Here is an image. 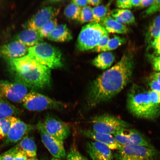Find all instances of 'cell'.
I'll return each mask as SVG.
<instances>
[{
    "label": "cell",
    "mask_w": 160,
    "mask_h": 160,
    "mask_svg": "<svg viewBox=\"0 0 160 160\" xmlns=\"http://www.w3.org/2000/svg\"><path fill=\"white\" fill-rule=\"evenodd\" d=\"M26 55L30 59L50 69H58L63 66L61 52L47 43L42 42L29 48Z\"/></svg>",
    "instance_id": "4"
},
{
    "label": "cell",
    "mask_w": 160,
    "mask_h": 160,
    "mask_svg": "<svg viewBox=\"0 0 160 160\" xmlns=\"http://www.w3.org/2000/svg\"><path fill=\"white\" fill-rule=\"evenodd\" d=\"M29 48L18 41L0 45V57L7 59H18L27 54Z\"/></svg>",
    "instance_id": "14"
},
{
    "label": "cell",
    "mask_w": 160,
    "mask_h": 160,
    "mask_svg": "<svg viewBox=\"0 0 160 160\" xmlns=\"http://www.w3.org/2000/svg\"><path fill=\"white\" fill-rule=\"evenodd\" d=\"M79 21L81 23L93 22L92 8L89 6L82 8Z\"/></svg>",
    "instance_id": "30"
},
{
    "label": "cell",
    "mask_w": 160,
    "mask_h": 160,
    "mask_svg": "<svg viewBox=\"0 0 160 160\" xmlns=\"http://www.w3.org/2000/svg\"><path fill=\"white\" fill-rule=\"evenodd\" d=\"M150 79H155L160 82V72H156L150 76Z\"/></svg>",
    "instance_id": "45"
},
{
    "label": "cell",
    "mask_w": 160,
    "mask_h": 160,
    "mask_svg": "<svg viewBox=\"0 0 160 160\" xmlns=\"http://www.w3.org/2000/svg\"><path fill=\"white\" fill-rule=\"evenodd\" d=\"M72 3L75 4V5L78 6L79 7L82 8L86 7L89 4L88 0H85V1H80V0H73L72 1Z\"/></svg>",
    "instance_id": "41"
},
{
    "label": "cell",
    "mask_w": 160,
    "mask_h": 160,
    "mask_svg": "<svg viewBox=\"0 0 160 160\" xmlns=\"http://www.w3.org/2000/svg\"><path fill=\"white\" fill-rule=\"evenodd\" d=\"M109 4L93 8V22L99 23L109 14Z\"/></svg>",
    "instance_id": "26"
},
{
    "label": "cell",
    "mask_w": 160,
    "mask_h": 160,
    "mask_svg": "<svg viewBox=\"0 0 160 160\" xmlns=\"http://www.w3.org/2000/svg\"><path fill=\"white\" fill-rule=\"evenodd\" d=\"M102 25L108 33L126 34L129 30L125 25L118 22L110 15H108L101 22Z\"/></svg>",
    "instance_id": "18"
},
{
    "label": "cell",
    "mask_w": 160,
    "mask_h": 160,
    "mask_svg": "<svg viewBox=\"0 0 160 160\" xmlns=\"http://www.w3.org/2000/svg\"><path fill=\"white\" fill-rule=\"evenodd\" d=\"M160 32V15L158 16L150 25L147 36V39L150 44L158 37Z\"/></svg>",
    "instance_id": "25"
},
{
    "label": "cell",
    "mask_w": 160,
    "mask_h": 160,
    "mask_svg": "<svg viewBox=\"0 0 160 160\" xmlns=\"http://www.w3.org/2000/svg\"><path fill=\"white\" fill-rule=\"evenodd\" d=\"M150 98L152 102L156 105H160V93L154 91H149Z\"/></svg>",
    "instance_id": "38"
},
{
    "label": "cell",
    "mask_w": 160,
    "mask_h": 160,
    "mask_svg": "<svg viewBox=\"0 0 160 160\" xmlns=\"http://www.w3.org/2000/svg\"><path fill=\"white\" fill-rule=\"evenodd\" d=\"M2 2L3 1H0V7H1V6L2 5Z\"/></svg>",
    "instance_id": "50"
},
{
    "label": "cell",
    "mask_w": 160,
    "mask_h": 160,
    "mask_svg": "<svg viewBox=\"0 0 160 160\" xmlns=\"http://www.w3.org/2000/svg\"><path fill=\"white\" fill-rule=\"evenodd\" d=\"M43 39L38 31L29 29L23 30L17 37V41L29 48L42 42Z\"/></svg>",
    "instance_id": "17"
},
{
    "label": "cell",
    "mask_w": 160,
    "mask_h": 160,
    "mask_svg": "<svg viewBox=\"0 0 160 160\" xmlns=\"http://www.w3.org/2000/svg\"><path fill=\"white\" fill-rule=\"evenodd\" d=\"M153 148L136 145L122 146L118 150L117 160H153L158 155Z\"/></svg>",
    "instance_id": "7"
},
{
    "label": "cell",
    "mask_w": 160,
    "mask_h": 160,
    "mask_svg": "<svg viewBox=\"0 0 160 160\" xmlns=\"http://www.w3.org/2000/svg\"><path fill=\"white\" fill-rule=\"evenodd\" d=\"M58 20L56 18L51 20L43 25L38 32L42 38H47L57 27Z\"/></svg>",
    "instance_id": "29"
},
{
    "label": "cell",
    "mask_w": 160,
    "mask_h": 160,
    "mask_svg": "<svg viewBox=\"0 0 160 160\" xmlns=\"http://www.w3.org/2000/svg\"><path fill=\"white\" fill-rule=\"evenodd\" d=\"M81 133L85 137L107 145L111 150H119L122 146L116 141L113 136L111 135L89 129L81 130Z\"/></svg>",
    "instance_id": "16"
},
{
    "label": "cell",
    "mask_w": 160,
    "mask_h": 160,
    "mask_svg": "<svg viewBox=\"0 0 160 160\" xmlns=\"http://www.w3.org/2000/svg\"><path fill=\"white\" fill-rule=\"evenodd\" d=\"M112 17L123 24H133L135 22L134 16L128 9H116L111 12Z\"/></svg>",
    "instance_id": "22"
},
{
    "label": "cell",
    "mask_w": 160,
    "mask_h": 160,
    "mask_svg": "<svg viewBox=\"0 0 160 160\" xmlns=\"http://www.w3.org/2000/svg\"><path fill=\"white\" fill-rule=\"evenodd\" d=\"M10 67L14 72L17 82L27 88L42 90L50 87L51 69L27 57L26 55L18 59H8Z\"/></svg>",
    "instance_id": "2"
},
{
    "label": "cell",
    "mask_w": 160,
    "mask_h": 160,
    "mask_svg": "<svg viewBox=\"0 0 160 160\" xmlns=\"http://www.w3.org/2000/svg\"><path fill=\"white\" fill-rule=\"evenodd\" d=\"M35 127L28 124L18 118L12 117V123L7 137L3 139V145L14 144L18 142Z\"/></svg>",
    "instance_id": "11"
},
{
    "label": "cell",
    "mask_w": 160,
    "mask_h": 160,
    "mask_svg": "<svg viewBox=\"0 0 160 160\" xmlns=\"http://www.w3.org/2000/svg\"><path fill=\"white\" fill-rule=\"evenodd\" d=\"M134 63L133 56L125 54L116 64L99 75L90 86L86 99L87 107H97L120 92L131 79Z\"/></svg>",
    "instance_id": "1"
},
{
    "label": "cell",
    "mask_w": 160,
    "mask_h": 160,
    "mask_svg": "<svg viewBox=\"0 0 160 160\" xmlns=\"http://www.w3.org/2000/svg\"><path fill=\"white\" fill-rule=\"evenodd\" d=\"M126 43L125 38L114 35L113 38L110 39L105 47L102 50L101 52H109L117 49L120 46Z\"/></svg>",
    "instance_id": "27"
},
{
    "label": "cell",
    "mask_w": 160,
    "mask_h": 160,
    "mask_svg": "<svg viewBox=\"0 0 160 160\" xmlns=\"http://www.w3.org/2000/svg\"><path fill=\"white\" fill-rule=\"evenodd\" d=\"M43 123L48 133L62 141L67 139L71 133L68 126L61 120L53 117H47Z\"/></svg>",
    "instance_id": "13"
},
{
    "label": "cell",
    "mask_w": 160,
    "mask_h": 160,
    "mask_svg": "<svg viewBox=\"0 0 160 160\" xmlns=\"http://www.w3.org/2000/svg\"><path fill=\"white\" fill-rule=\"evenodd\" d=\"M91 122L93 131L112 135L128 126L123 120L109 115L96 116Z\"/></svg>",
    "instance_id": "8"
},
{
    "label": "cell",
    "mask_w": 160,
    "mask_h": 160,
    "mask_svg": "<svg viewBox=\"0 0 160 160\" xmlns=\"http://www.w3.org/2000/svg\"><path fill=\"white\" fill-rule=\"evenodd\" d=\"M17 146L19 150L24 152L28 157L33 158L37 157V145L32 138L29 136H25Z\"/></svg>",
    "instance_id": "20"
},
{
    "label": "cell",
    "mask_w": 160,
    "mask_h": 160,
    "mask_svg": "<svg viewBox=\"0 0 160 160\" xmlns=\"http://www.w3.org/2000/svg\"><path fill=\"white\" fill-rule=\"evenodd\" d=\"M21 113L18 108L5 99L0 97V119L13 117Z\"/></svg>",
    "instance_id": "23"
},
{
    "label": "cell",
    "mask_w": 160,
    "mask_h": 160,
    "mask_svg": "<svg viewBox=\"0 0 160 160\" xmlns=\"http://www.w3.org/2000/svg\"><path fill=\"white\" fill-rule=\"evenodd\" d=\"M127 132L132 145L142 146L153 148L151 144L138 132L135 130L127 129Z\"/></svg>",
    "instance_id": "24"
},
{
    "label": "cell",
    "mask_w": 160,
    "mask_h": 160,
    "mask_svg": "<svg viewBox=\"0 0 160 160\" xmlns=\"http://www.w3.org/2000/svg\"><path fill=\"white\" fill-rule=\"evenodd\" d=\"M154 49V52L153 55L160 56V47Z\"/></svg>",
    "instance_id": "47"
},
{
    "label": "cell",
    "mask_w": 160,
    "mask_h": 160,
    "mask_svg": "<svg viewBox=\"0 0 160 160\" xmlns=\"http://www.w3.org/2000/svg\"><path fill=\"white\" fill-rule=\"evenodd\" d=\"M110 38H109V33L107 34L102 38L101 41H100L97 47L93 50L94 51L97 52H100L104 48L108 42Z\"/></svg>",
    "instance_id": "35"
},
{
    "label": "cell",
    "mask_w": 160,
    "mask_h": 160,
    "mask_svg": "<svg viewBox=\"0 0 160 160\" xmlns=\"http://www.w3.org/2000/svg\"><path fill=\"white\" fill-rule=\"evenodd\" d=\"M115 59V56L111 52H103L98 55L92 63L98 68L105 70L111 67Z\"/></svg>",
    "instance_id": "21"
},
{
    "label": "cell",
    "mask_w": 160,
    "mask_h": 160,
    "mask_svg": "<svg viewBox=\"0 0 160 160\" xmlns=\"http://www.w3.org/2000/svg\"><path fill=\"white\" fill-rule=\"evenodd\" d=\"M102 2V1L100 0H88L89 4L94 6L95 7L100 6Z\"/></svg>",
    "instance_id": "44"
},
{
    "label": "cell",
    "mask_w": 160,
    "mask_h": 160,
    "mask_svg": "<svg viewBox=\"0 0 160 160\" xmlns=\"http://www.w3.org/2000/svg\"><path fill=\"white\" fill-rule=\"evenodd\" d=\"M47 38L50 41L63 42L71 41L73 37L67 25L60 24L58 25Z\"/></svg>",
    "instance_id": "19"
},
{
    "label": "cell",
    "mask_w": 160,
    "mask_h": 160,
    "mask_svg": "<svg viewBox=\"0 0 160 160\" xmlns=\"http://www.w3.org/2000/svg\"><path fill=\"white\" fill-rule=\"evenodd\" d=\"M39 132L42 142L53 157L58 159L67 157L63 141L50 135L46 131L42 122H39L36 126Z\"/></svg>",
    "instance_id": "9"
},
{
    "label": "cell",
    "mask_w": 160,
    "mask_h": 160,
    "mask_svg": "<svg viewBox=\"0 0 160 160\" xmlns=\"http://www.w3.org/2000/svg\"><path fill=\"white\" fill-rule=\"evenodd\" d=\"M127 107L130 112L140 118L154 119L160 116V105L152 102L149 91L134 85L128 95Z\"/></svg>",
    "instance_id": "3"
},
{
    "label": "cell",
    "mask_w": 160,
    "mask_h": 160,
    "mask_svg": "<svg viewBox=\"0 0 160 160\" xmlns=\"http://www.w3.org/2000/svg\"><path fill=\"white\" fill-rule=\"evenodd\" d=\"M87 149L90 157L93 160H112L113 158L111 149L99 142H88Z\"/></svg>",
    "instance_id": "15"
},
{
    "label": "cell",
    "mask_w": 160,
    "mask_h": 160,
    "mask_svg": "<svg viewBox=\"0 0 160 160\" xmlns=\"http://www.w3.org/2000/svg\"><path fill=\"white\" fill-rule=\"evenodd\" d=\"M28 88L17 82H11L0 80V97L14 102H22L28 93Z\"/></svg>",
    "instance_id": "10"
},
{
    "label": "cell",
    "mask_w": 160,
    "mask_h": 160,
    "mask_svg": "<svg viewBox=\"0 0 160 160\" xmlns=\"http://www.w3.org/2000/svg\"><path fill=\"white\" fill-rule=\"evenodd\" d=\"M28 157L25 153L22 151L19 150L17 152L14 157V160H27Z\"/></svg>",
    "instance_id": "40"
},
{
    "label": "cell",
    "mask_w": 160,
    "mask_h": 160,
    "mask_svg": "<svg viewBox=\"0 0 160 160\" xmlns=\"http://www.w3.org/2000/svg\"><path fill=\"white\" fill-rule=\"evenodd\" d=\"M154 1H148V0H141V4L139 8H144L148 7H149L153 2Z\"/></svg>",
    "instance_id": "43"
},
{
    "label": "cell",
    "mask_w": 160,
    "mask_h": 160,
    "mask_svg": "<svg viewBox=\"0 0 160 160\" xmlns=\"http://www.w3.org/2000/svg\"><path fill=\"white\" fill-rule=\"evenodd\" d=\"M150 47L153 49L160 47V32L158 36L150 44Z\"/></svg>",
    "instance_id": "42"
},
{
    "label": "cell",
    "mask_w": 160,
    "mask_h": 160,
    "mask_svg": "<svg viewBox=\"0 0 160 160\" xmlns=\"http://www.w3.org/2000/svg\"><path fill=\"white\" fill-rule=\"evenodd\" d=\"M27 160H39L37 158H30L29 159H28Z\"/></svg>",
    "instance_id": "48"
},
{
    "label": "cell",
    "mask_w": 160,
    "mask_h": 160,
    "mask_svg": "<svg viewBox=\"0 0 160 160\" xmlns=\"http://www.w3.org/2000/svg\"><path fill=\"white\" fill-rule=\"evenodd\" d=\"M132 4V7H139L141 4V0H139V1H131Z\"/></svg>",
    "instance_id": "46"
},
{
    "label": "cell",
    "mask_w": 160,
    "mask_h": 160,
    "mask_svg": "<svg viewBox=\"0 0 160 160\" xmlns=\"http://www.w3.org/2000/svg\"><path fill=\"white\" fill-rule=\"evenodd\" d=\"M51 160H61V159L55 158H53Z\"/></svg>",
    "instance_id": "49"
},
{
    "label": "cell",
    "mask_w": 160,
    "mask_h": 160,
    "mask_svg": "<svg viewBox=\"0 0 160 160\" xmlns=\"http://www.w3.org/2000/svg\"><path fill=\"white\" fill-rule=\"evenodd\" d=\"M150 57L154 70L157 72H160V56L153 54L150 55Z\"/></svg>",
    "instance_id": "36"
},
{
    "label": "cell",
    "mask_w": 160,
    "mask_h": 160,
    "mask_svg": "<svg viewBox=\"0 0 160 160\" xmlns=\"http://www.w3.org/2000/svg\"><path fill=\"white\" fill-rule=\"evenodd\" d=\"M131 1L132 0H127V1L119 0L116 2V4L117 7L120 9H130L132 7Z\"/></svg>",
    "instance_id": "37"
},
{
    "label": "cell",
    "mask_w": 160,
    "mask_h": 160,
    "mask_svg": "<svg viewBox=\"0 0 160 160\" xmlns=\"http://www.w3.org/2000/svg\"><path fill=\"white\" fill-rule=\"evenodd\" d=\"M60 11L59 8L51 6L43 8L28 21L25 26L26 29L38 31L45 24L55 18Z\"/></svg>",
    "instance_id": "12"
},
{
    "label": "cell",
    "mask_w": 160,
    "mask_h": 160,
    "mask_svg": "<svg viewBox=\"0 0 160 160\" xmlns=\"http://www.w3.org/2000/svg\"><path fill=\"white\" fill-rule=\"evenodd\" d=\"M108 33L102 25L91 22L86 25L80 32L78 38L77 47L81 51L93 49L104 36Z\"/></svg>",
    "instance_id": "5"
},
{
    "label": "cell",
    "mask_w": 160,
    "mask_h": 160,
    "mask_svg": "<svg viewBox=\"0 0 160 160\" xmlns=\"http://www.w3.org/2000/svg\"><path fill=\"white\" fill-rule=\"evenodd\" d=\"M160 12V1H154L152 4L144 12L145 17Z\"/></svg>",
    "instance_id": "33"
},
{
    "label": "cell",
    "mask_w": 160,
    "mask_h": 160,
    "mask_svg": "<svg viewBox=\"0 0 160 160\" xmlns=\"http://www.w3.org/2000/svg\"><path fill=\"white\" fill-rule=\"evenodd\" d=\"M23 107L32 111H41L53 109L61 110L65 107V103L35 91L28 93L22 102Z\"/></svg>",
    "instance_id": "6"
},
{
    "label": "cell",
    "mask_w": 160,
    "mask_h": 160,
    "mask_svg": "<svg viewBox=\"0 0 160 160\" xmlns=\"http://www.w3.org/2000/svg\"><path fill=\"white\" fill-rule=\"evenodd\" d=\"M19 149L17 146L12 148L8 151L6 152L2 156L1 160H14L16 153L19 151Z\"/></svg>",
    "instance_id": "34"
},
{
    "label": "cell",
    "mask_w": 160,
    "mask_h": 160,
    "mask_svg": "<svg viewBox=\"0 0 160 160\" xmlns=\"http://www.w3.org/2000/svg\"><path fill=\"white\" fill-rule=\"evenodd\" d=\"M12 117L0 119V140L4 139L7 137L11 127Z\"/></svg>",
    "instance_id": "31"
},
{
    "label": "cell",
    "mask_w": 160,
    "mask_h": 160,
    "mask_svg": "<svg viewBox=\"0 0 160 160\" xmlns=\"http://www.w3.org/2000/svg\"><path fill=\"white\" fill-rule=\"evenodd\" d=\"M81 9L82 8L71 2L65 8L64 13L69 19L79 21Z\"/></svg>",
    "instance_id": "28"
},
{
    "label": "cell",
    "mask_w": 160,
    "mask_h": 160,
    "mask_svg": "<svg viewBox=\"0 0 160 160\" xmlns=\"http://www.w3.org/2000/svg\"><path fill=\"white\" fill-rule=\"evenodd\" d=\"M67 160H89L87 158L82 155L75 146L70 148L67 156Z\"/></svg>",
    "instance_id": "32"
},
{
    "label": "cell",
    "mask_w": 160,
    "mask_h": 160,
    "mask_svg": "<svg viewBox=\"0 0 160 160\" xmlns=\"http://www.w3.org/2000/svg\"><path fill=\"white\" fill-rule=\"evenodd\" d=\"M149 85L152 91L160 93V82L155 79H151Z\"/></svg>",
    "instance_id": "39"
},
{
    "label": "cell",
    "mask_w": 160,
    "mask_h": 160,
    "mask_svg": "<svg viewBox=\"0 0 160 160\" xmlns=\"http://www.w3.org/2000/svg\"><path fill=\"white\" fill-rule=\"evenodd\" d=\"M2 156L0 155V160H2Z\"/></svg>",
    "instance_id": "51"
}]
</instances>
